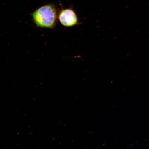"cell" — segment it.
I'll use <instances>...</instances> for the list:
<instances>
[{
	"label": "cell",
	"mask_w": 149,
	"mask_h": 149,
	"mask_svg": "<svg viewBox=\"0 0 149 149\" xmlns=\"http://www.w3.org/2000/svg\"><path fill=\"white\" fill-rule=\"evenodd\" d=\"M58 19L61 25L65 27H73L79 23L77 15L72 8L61 9L59 12Z\"/></svg>",
	"instance_id": "cell-2"
},
{
	"label": "cell",
	"mask_w": 149,
	"mask_h": 149,
	"mask_svg": "<svg viewBox=\"0 0 149 149\" xmlns=\"http://www.w3.org/2000/svg\"><path fill=\"white\" fill-rule=\"evenodd\" d=\"M58 13L55 5L50 3L39 7L31 13V15L37 27L52 29L57 25Z\"/></svg>",
	"instance_id": "cell-1"
}]
</instances>
